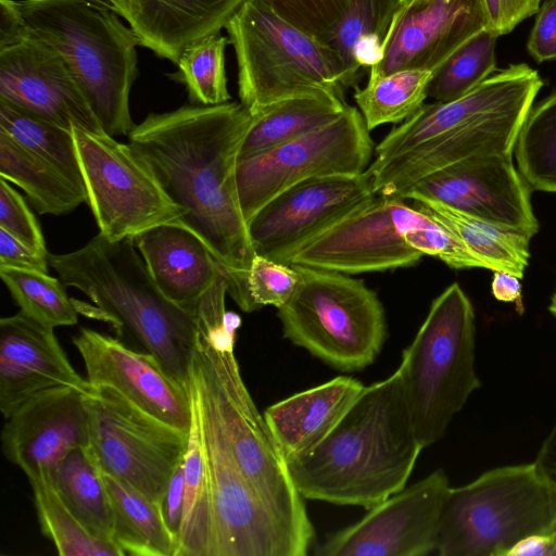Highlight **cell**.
Instances as JSON below:
<instances>
[{"instance_id": "6da1fadb", "label": "cell", "mask_w": 556, "mask_h": 556, "mask_svg": "<svg viewBox=\"0 0 556 556\" xmlns=\"http://www.w3.org/2000/svg\"><path fill=\"white\" fill-rule=\"evenodd\" d=\"M252 115L241 102L188 104L149 114L128 143L180 208L182 227L222 266L238 304L255 255L237 188V164Z\"/></svg>"}, {"instance_id": "7a4b0ae2", "label": "cell", "mask_w": 556, "mask_h": 556, "mask_svg": "<svg viewBox=\"0 0 556 556\" xmlns=\"http://www.w3.org/2000/svg\"><path fill=\"white\" fill-rule=\"evenodd\" d=\"M543 87L527 64L494 72L468 93L424 103L376 147L367 168L375 193L399 197L424 177L476 155H513Z\"/></svg>"}, {"instance_id": "3957f363", "label": "cell", "mask_w": 556, "mask_h": 556, "mask_svg": "<svg viewBox=\"0 0 556 556\" xmlns=\"http://www.w3.org/2000/svg\"><path fill=\"white\" fill-rule=\"evenodd\" d=\"M422 448L396 369L365 387L326 438L287 468L304 498L368 510L405 488Z\"/></svg>"}, {"instance_id": "277c9868", "label": "cell", "mask_w": 556, "mask_h": 556, "mask_svg": "<svg viewBox=\"0 0 556 556\" xmlns=\"http://www.w3.org/2000/svg\"><path fill=\"white\" fill-rule=\"evenodd\" d=\"M48 262L65 287L90 299L92 304L72 299L78 314L110 324L188 388L198 344L195 313L162 294L131 238L113 242L98 233L73 252L48 253Z\"/></svg>"}, {"instance_id": "5b68a950", "label": "cell", "mask_w": 556, "mask_h": 556, "mask_svg": "<svg viewBox=\"0 0 556 556\" xmlns=\"http://www.w3.org/2000/svg\"><path fill=\"white\" fill-rule=\"evenodd\" d=\"M21 38L36 39L64 60L103 130L127 135L129 96L138 76L139 45L108 0H8Z\"/></svg>"}, {"instance_id": "8992f818", "label": "cell", "mask_w": 556, "mask_h": 556, "mask_svg": "<svg viewBox=\"0 0 556 556\" xmlns=\"http://www.w3.org/2000/svg\"><path fill=\"white\" fill-rule=\"evenodd\" d=\"M476 318L458 283L437 296L399 370L416 437L425 448L441 440L481 382L475 368Z\"/></svg>"}, {"instance_id": "52a82bcc", "label": "cell", "mask_w": 556, "mask_h": 556, "mask_svg": "<svg viewBox=\"0 0 556 556\" xmlns=\"http://www.w3.org/2000/svg\"><path fill=\"white\" fill-rule=\"evenodd\" d=\"M556 528V486L535 463L490 469L452 488L437 541L439 556H505L522 539Z\"/></svg>"}, {"instance_id": "ba28073f", "label": "cell", "mask_w": 556, "mask_h": 556, "mask_svg": "<svg viewBox=\"0 0 556 556\" xmlns=\"http://www.w3.org/2000/svg\"><path fill=\"white\" fill-rule=\"evenodd\" d=\"M238 66V94L251 114L294 96L344 97V71L330 43L298 28L264 0H245L225 26Z\"/></svg>"}, {"instance_id": "9c48e42d", "label": "cell", "mask_w": 556, "mask_h": 556, "mask_svg": "<svg viewBox=\"0 0 556 556\" xmlns=\"http://www.w3.org/2000/svg\"><path fill=\"white\" fill-rule=\"evenodd\" d=\"M192 368L213 397L240 471L307 555L314 529L304 497L242 380L233 349H213L199 336Z\"/></svg>"}, {"instance_id": "30bf717a", "label": "cell", "mask_w": 556, "mask_h": 556, "mask_svg": "<svg viewBox=\"0 0 556 556\" xmlns=\"http://www.w3.org/2000/svg\"><path fill=\"white\" fill-rule=\"evenodd\" d=\"M293 266L298 287L277 308L283 337L341 371L371 365L387 337L377 293L342 273Z\"/></svg>"}, {"instance_id": "8fae6325", "label": "cell", "mask_w": 556, "mask_h": 556, "mask_svg": "<svg viewBox=\"0 0 556 556\" xmlns=\"http://www.w3.org/2000/svg\"><path fill=\"white\" fill-rule=\"evenodd\" d=\"M215 525V556H305L253 491L230 451L213 397L191 365Z\"/></svg>"}, {"instance_id": "7c38bea8", "label": "cell", "mask_w": 556, "mask_h": 556, "mask_svg": "<svg viewBox=\"0 0 556 556\" xmlns=\"http://www.w3.org/2000/svg\"><path fill=\"white\" fill-rule=\"evenodd\" d=\"M72 131L100 235L116 242L161 225L182 226L180 208L129 143L108 134Z\"/></svg>"}, {"instance_id": "4fadbf2b", "label": "cell", "mask_w": 556, "mask_h": 556, "mask_svg": "<svg viewBox=\"0 0 556 556\" xmlns=\"http://www.w3.org/2000/svg\"><path fill=\"white\" fill-rule=\"evenodd\" d=\"M372 150L363 115L348 105L331 123L238 161L237 188L247 224L268 201L303 180L364 173Z\"/></svg>"}, {"instance_id": "5bb4252c", "label": "cell", "mask_w": 556, "mask_h": 556, "mask_svg": "<svg viewBox=\"0 0 556 556\" xmlns=\"http://www.w3.org/2000/svg\"><path fill=\"white\" fill-rule=\"evenodd\" d=\"M89 446L101 470L157 503L189 433L147 414L109 387L85 393Z\"/></svg>"}, {"instance_id": "9a60e30c", "label": "cell", "mask_w": 556, "mask_h": 556, "mask_svg": "<svg viewBox=\"0 0 556 556\" xmlns=\"http://www.w3.org/2000/svg\"><path fill=\"white\" fill-rule=\"evenodd\" d=\"M430 219L399 197L376 194L281 263L345 275L415 266L424 254L412 248L404 235Z\"/></svg>"}, {"instance_id": "2e32d148", "label": "cell", "mask_w": 556, "mask_h": 556, "mask_svg": "<svg viewBox=\"0 0 556 556\" xmlns=\"http://www.w3.org/2000/svg\"><path fill=\"white\" fill-rule=\"evenodd\" d=\"M451 490L442 468L394 493L355 523L328 536L318 556H427L435 552Z\"/></svg>"}, {"instance_id": "e0dca14e", "label": "cell", "mask_w": 556, "mask_h": 556, "mask_svg": "<svg viewBox=\"0 0 556 556\" xmlns=\"http://www.w3.org/2000/svg\"><path fill=\"white\" fill-rule=\"evenodd\" d=\"M375 195L367 169L303 180L273 198L249 220L254 252L281 263Z\"/></svg>"}, {"instance_id": "ac0fdd59", "label": "cell", "mask_w": 556, "mask_h": 556, "mask_svg": "<svg viewBox=\"0 0 556 556\" xmlns=\"http://www.w3.org/2000/svg\"><path fill=\"white\" fill-rule=\"evenodd\" d=\"M428 198L466 214L523 231L539 230L529 186L513 155H476L437 170L410 187L401 199Z\"/></svg>"}, {"instance_id": "d6986e66", "label": "cell", "mask_w": 556, "mask_h": 556, "mask_svg": "<svg viewBox=\"0 0 556 556\" xmlns=\"http://www.w3.org/2000/svg\"><path fill=\"white\" fill-rule=\"evenodd\" d=\"M0 99L68 130L106 134L64 60L36 39L0 47Z\"/></svg>"}, {"instance_id": "ffe728a7", "label": "cell", "mask_w": 556, "mask_h": 556, "mask_svg": "<svg viewBox=\"0 0 556 556\" xmlns=\"http://www.w3.org/2000/svg\"><path fill=\"white\" fill-rule=\"evenodd\" d=\"M73 343L91 386L109 387L152 417L189 433V390L173 379L153 356L85 327L73 337Z\"/></svg>"}, {"instance_id": "44dd1931", "label": "cell", "mask_w": 556, "mask_h": 556, "mask_svg": "<svg viewBox=\"0 0 556 556\" xmlns=\"http://www.w3.org/2000/svg\"><path fill=\"white\" fill-rule=\"evenodd\" d=\"M84 391L58 387L40 392L5 417L2 450L27 478L50 475L72 450L89 444Z\"/></svg>"}, {"instance_id": "7402d4cb", "label": "cell", "mask_w": 556, "mask_h": 556, "mask_svg": "<svg viewBox=\"0 0 556 556\" xmlns=\"http://www.w3.org/2000/svg\"><path fill=\"white\" fill-rule=\"evenodd\" d=\"M483 28L480 0H414L395 18L382 55L368 76L410 68L435 73Z\"/></svg>"}, {"instance_id": "603a6c76", "label": "cell", "mask_w": 556, "mask_h": 556, "mask_svg": "<svg viewBox=\"0 0 556 556\" xmlns=\"http://www.w3.org/2000/svg\"><path fill=\"white\" fill-rule=\"evenodd\" d=\"M58 387L92 386L73 368L53 328L22 312L0 319V410L8 417L31 396Z\"/></svg>"}, {"instance_id": "cb8c5ba5", "label": "cell", "mask_w": 556, "mask_h": 556, "mask_svg": "<svg viewBox=\"0 0 556 556\" xmlns=\"http://www.w3.org/2000/svg\"><path fill=\"white\" fill-rule=\"evenodd\" d=\"M245 0H122L140 46L177 64L194 41L220 33Z\"/></svg>"}, {"instance_id": "d4e9b609", "label": "cell", "mask_w": 556, "mask_h": 556, "mask_svg": "<svg viewBox=\"0 0 556 556\" xmlns=\"http://www.w3.org/2000/svg\"><path fill=\"white\" fill-rule=\"evenodd\" d=\"M132 240L159 290L184 309L194 312L223 270L206 245L182 226H156Z\"/></svg>"}, {"instance_id": "484cf974", "label": "cell", "mask_w": 556, "mask_h": 556, "mask_svg": "<svg viewBox=\"0 0 556 556\" xmlns=\"http://www.w3.org/2000/svg\"><path fill=\"white\" fill-rule=\"evenodd\" d=\"M364 388L355 378L339 376L267 407L263 417L286 463L324 440Z\"/></svg>"}, {"instance_id": "4316f807", "label": "cell", "mask_w": 556, "mask_h": 556, "mask_svg": "<svg viewBox=\"0 0 556 556\" xmlns=\"http://www.w3.org/2000/svg\"><path fill=\"white\" fill-rule=\"evenodd\" d=\"M408 201H413L418 211L450 229L486 269L506 271L520 279L523 277L530 257V235L428 198L414 197Z\"/></svg>"}, {"instance_id": "83f0119b", "label": "cell", "mask_w": 556, "mask_h": 556, "mask_svg": "<svg viewBox=\"0 0 556 556\" xmlns=\"http://www.w3.org/2000/svg\"><path fill=\"white\" fill-rule=\"evenodd\" d=\"M349 104L331 91H317L273 102L252 115L239 160L318 129L338 118Z\"/></svg>"}, {"instance_id": "f1b7e54d", "label": "cell", "mask_w": 556, "mask_h": 556, "mask_svg": "<svg viewBox=\"0 0 556 556\" xmlns=\"http://www.w3.org/2000/svg\"><path fill=\"white\" fill-rule=\"evenodd\" d=\"M404 8L400 0H353L329 41L341 61L345 89L357 88L364 71L380 60L395 18Z\"/></svg>"}, {"instance_id": "f546056e", "label": "cell", "mask_w": 556, "mask_h": 556, "mask_svg": "<svg viewBox=\"0 0 556 556\" xmlns=\"http://www.w3.org/2000/svg\"><path fill=\"white\" fill-rule=\"evenodd\" d=\"M49 477L59 496L81 526L92 536L112 542L111 502L103 472L89 444L66 454Z\"/></svg>"}, {"instance_id": "4dcf8cb0", "label": "cell", "mask_w": 556, "mask_h": 556, "mask_svg": "<svg viewBox=\"0 0 556 556\" xmlns=\"http://www.w3.org/2000/svg\"><path fill=\"white\" fill-rule=\"evenodd\" d=\"M191 425L184 457V519L176 556H215V525L211 484L203 451L198 406L188 384Z\"/></svg>"}, {"instance_id": "1f68e13d", "label": "cell", "mask_w": 556, "mask_h": 556, "mask_svg": "<svg viewBox=\"0 0 556 556\" xmlns=\"http://www.w3.org/2000/svg\"><path fill=\"white\" fill-rule=\"evenodd\" d=\"M103 479L112 508V542L123 555L176 556L157 504L109 473L103 472Z\"/></svg>"}, {"instance_id": "d6a6232c", "label": "cell", "mask_w": 556, "mask_h": 556, "mask_svg": "<svg viewBox=\"0 0 556 556\" xmlns=\"http://www.w3.org/2000/svg\"><path fill=\"white\" fill-rule=\"evenodd\" d=\"M0 178L20 187L39 214L62 215L87 202L64 175L1 131Z\"/></svg>"}, {"instance_id": "836d02e7", "label": "cell", "mask_w": 556, "mask_h": 556, "mask_svg": "<svg viewBox=\"0 0 556 556\" xmlns=\"http://www.w3.org/2000/svg\"><path fill=\"white\" fill-rule=\"evenodd\" d=\"M0 131L85 192L72 130L43 121L0 99Z\"/></svg>"}, {"instance_id": "e575fe53", "label": "cell", "mask_w": 556, "mask_h": 556, "mask_svg": "<svg viewBox=\"0 0 556 556\" xmlns=\"http://www.w3.org/2000/svg\"><path fill=\"white\" fill-rule=\"evenodd\" d=\"M433 75L431 71L410 68L368 76L365 87H357L354 92L368 130L410 117L428 98V86Z\"/></svg>"}, {"instance_id": "d590c367", "label": "cell", "mask_w": 556, "mask_h": 556, "mask_svg": "<svg viewBox=\"0 0 556 556\" xmlns=\"http://www.w3.org/2000/svg\"><path fill=\"white\" fill-rule=\"evenodd\" d=\"M41 532L61 556H124L112 542L92 536L65 506L49 475L28 478Z\"/></svg>"}, {"instance_id": "8d00e7d4", "label": "cell", "mask_w": 556, "mask_h": 556, "mask_svg": "<svg viewBox=\"0 0 556 556\" xmlns=\"http://www.w3.org/2000/svg\"><path fill=\"white\" fill-rule=\"evenodd\" d=\"M514 152L531 189L556 192V90L530 110Z\"/></svg>"}, {"instance_id": "74e56055", "label": "cell", "mask_w": 556, "mask_h": 556, "mask_svg": "<svg viewBox=\"0 0 556 556\" xmlns=\"http://www.w3.org/2000/svg\"><path fill=\"white\" fill-rule=\"evenodd\" d=\"M0 277L27 317L50 328L77 324L78 312L61 280L48 273L0 267Z\"/></svg>"}, {"instance_id": "f35d334b", "label": "cell", "mask_w": 556, "mask_h": 556, "mask_svg": "<svg viewBox=\"0 0 556 556\" xmlns=\"http://www.w3.org/2000/svg\"><path fill=\"white\" fill-rule=\"evenodd\" d=\"M497 36L483 28L463 46L434 73L427 96L438 102L457 99L496 71Z\"/></svg>"}, {"instance_id": "ab89813d", "label": "cell", "mask_w": 556, "mask_h": 556, "mask_svg": "<svg viewBox=\"0 0 556 556\" xmlns=\"http://www.w3.org/2000/svg\"><path fill=\"white\" fill-rule=\"evenodd\" d=\"M229 39L216 33L189 45L181 53L174 76L185 84L193 104L216 105L228 102L225 50Z\"/></svg>"}, {"instance_id": "60d3db41", "label": "cell", "mask_w": 556, "mask_h": 556, "mask_svg": "<svg viewBox=\"0 0 556 556\" xmlns=\"http://www.w3.org/2000/svg\"><path fill=\"white\" fill-rule=\"evenodd\" d=\"M299 280V273L293 265L255 254L238 306L248 313L266 305L279 308L291 298Z\"/></svg>"}, {"instance_id": "b9f144b4", "label": "cell", "mask_w": 556, "mask_h": 556, "mask_svg": "<svg viewBox=\"0 0 556 556\" xmlns=\"http://www.w3.org/2000/svg\"><path fill=\"white\" fill-rule=\"evenodd\" d=\"M281 17L329 43L353 0H264Z\"/></svg>"}, {"instance_id": "7bdbcfd3", "label": "cell", "mask_w": 556, "mask_h": 556, "mask_svg": "<svg viewBox=\"0 0 556 556\" xmlns=\"http://www.w3.org/2000/svg\"><path fill=\"white\" fill-rule=\"evenodd\" d=\"M404 238L412 248L452 268H486L450 229L432 218L426 225L406 231Z\"/></svg>"}, {"instance_id": "ee69618b", "label": "cell", "mask_w": 556, "mask_h": 556, "mask_svg": "<svg viewBox=\"0 0 556 556\" xmlns=\"http://www.w3.org/2000/svg\"><path fill=\"white\" fill-rule=\"evenodd\" d=\"M0 228L28 247L47 254L46 241L35 215L22 195L0 178Z\"/></svg>"}, {"instance_id": "f6af8a7d", "label": "cell", "mask_w": 556, "mask_h": 556, "mask_svg": "<svg viewBox=\"0 0 556 556\" xmlns=\"http://www.w3.org/2000/svg\"><path fill=\"white\" fill-rule=\"evenodd\" d=\"M541 0H480L484 28L502 36L510 33L520 22L536 14Z\"/></svg>"}, {"instance_id": "bcb514c9", "label": "cell", "mask_w": 556, "mask_h": 556, "mask_svg": "<svg viewBox=\"0 0 556 556\" xmlns=\"http://www.w3.org/2000/svg\"><path fill=\"white\" fill-rule=\"evenodd\" d=\"M184 501L185 467L182 458L172 473L156 503L166 530L175 541L177 548L184 519Z\"/></svg>"}, {"instance_id": "7dc6e473", "label": "cell", "mask_w": 556, "mask_h": 556, "mask_svg": "<svg viewBox=\"0 0 556 556\" xmlns=\"http://www.w3.org/2000/svg\"><path fill=\"white\" fill-rule=\"evenodd\" d=\"M527 49L538 63L556 59V0H545L539 8Z\"/></svg>"}, {"instance_id": "c3c4849f", "label": "cell", "mask_w": 556, "mask_h": 556, "mask_svg": "<svg viewBox=\"0 0 556 556\" xmlns=\"http://www.w3.org/2000/svg\"><path fill=\"white\" fill-rule=\"evenodd\" d=\"M48 253H41L0 228V267L48 273Z\"/></svg>"}, {"instance_id": "681fc988", "label": "cell", "mask_w": 556, "mask_h": 556, "mask_svg": "<svg viewBox=\"0 0 556 556\" xmlns=\"http://www.w3.org/2000/svg\"><path fill=\"white\" fill-rule=\"evenodd\" d=\"M505 556H556V528L522 539Z\"/></svg>"}, {"instance_id": "f907efd6", "label": "cell", "mask_w": 556, "mask_h": 556, "mask_svg": "<svg viewBox=\"0 0 556 556\" xmlns=\"http://www.w3.org/2000/svg\"><path fill=\"white\" fill-rule=\"evenodd\" d=\"M518 277L506 271H494L492 280V294L502 302H517L519 312L522 313L521 285Z\"/></svg>"}, {"instance_id": "816d5d0a", "label": "cell", "mask_w": 556, "mask_h": 556, "mask_svg": "<svg viewBox=\"0 0 556 556\" xmlns=\"http://www.w3.org/2000/svg\"><path fill=\"white\" fill-rule=\"evenodd\" d=\"M539 470L556 486V421L534 460Z\"/></svg>"}, {"instance_id": "f5cc1de1", "label": "cell", "mask_w": 556, "mask_h": 556, "mask_svg": "<svg viewBox=\"0 0 556 556\" xmlns=\"http://www.w3.org/2000/svg\"><path fill=\"white\" fill-rule=\"evenodd\" d=\"M548 311L556 317V292L553 294Z\"/></svg>"}, {"instance_id": "db71d44e", "label": "cell", "mask_w": 556, "mask_h": 556, "mask_svg": "<svg viewBox=\"0 0 556 556\" xmlns=\"http://www.w3.org/2000/svg\"><path fill=\"white\" fill-rule=\"evenodd\" d=\"M108 1L115 8V10L119 14V11H121V8H122V0H108Z\"/></svg>"}, {"instance_id": "11a10c76", "label": "cell", "mask_w": 556, "mask_h": 556, "mask_svg": "<svg viewBox=\"0 0 556 556\" xmlns=\"http://www.w3.org/2000/svg\"><path fill=\"white\" fill-rule=\"evenodd\" d=\"M405 7L410 4L414 0H400Z\"/></svg>"}]
</instances>
